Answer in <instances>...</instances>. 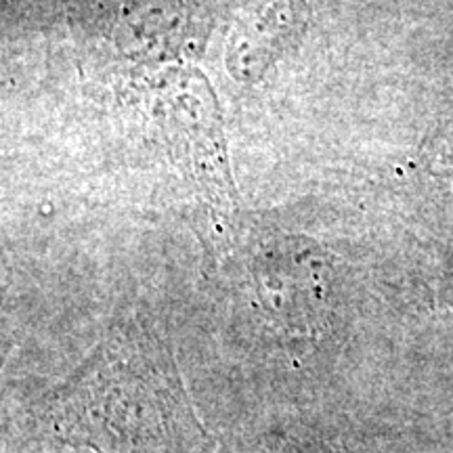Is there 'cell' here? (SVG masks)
<instances>
[{
	"instance_id": "6da1fadb",
	"label": "cell",
	"mask_w": 453,
	"mask_h": 453,
	"mask_svg": "<svg viewBox=\"0 0 453 453\" xmlns=\"http://www.w3.org/2000/svg\"><path fill=\"white\" fill-rule=\"evenodd\" d=\"M38 420L61 443L95 453H208L168 344L137 315L116 321L67 380L42 396Z\"/></svg>"
}]
</instances>
